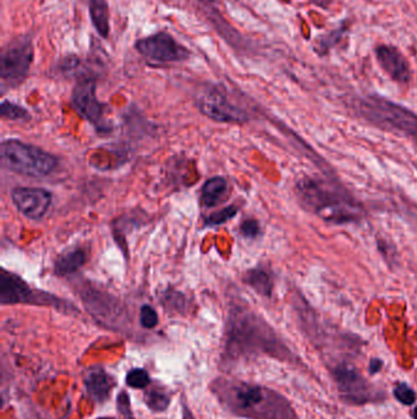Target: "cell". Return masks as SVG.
Instances as JSON below:
<instances>
[{
	"label": "cell",
	"instance_id": "8992f818",
	"mask_svg": "<svg viewBox=\"0 0 417 419\" xmlns=\"http://www.w3.org/2000/svg\"><path fill=\"white\" fill-rule=\"evenodd\" d=\"M0 302L3 305L31 304L52 307L65 314H77L70 302L52 296L45 292L32 290L18 275L8 270H0Z\"/></svg>",
	"mask_w": 417,
	"mask_h": 419
},
{
	"label": "cell",
	"instance_id": "9a60e30c",
	"mask_svg": "<svg viewBox=\"0 0 417 419\" xmlns=\"http://www.w3.org/2000/svg\"><path fill=\"white\" fill-rule=\"evenodd\" d=\"M84 386L90 400L97 403H104L109 400L117 386V380L102 366H91L85 371Z\"/></svg>",
	"mask_w": 417,
	"mask_h": 419
},
{
	"label": "cell",
	"instance_id": "e0dca14e",
	"mask_svg": "<svg viewBox=\"0 0 417 419\" xmlns=\"http://www.w3.org/2000/svg\"><path fill=\"white\" fill-rule=\"evenodd\" d=\"M88 8L94 30L102 38L107 40L110 35V11L108 1L88 0Z\"/></svg>",
	"mask_w": 417,
	"mask_h": 419
},
{
	"label": "cell",
	"instance_id": "484cf974",
	"mask_svg": "<svg viewBox=\"0 0 417 419\" xmlns=\"http://www.w3.org/2000/svg\"><path fill=\"white\" fill-rule=\"evenodd\" d=\"M393 393H394L396 400L400 403L406 405V406H410V405H413V402L416 401V393H415L413 388H410L408 384H405V383H398Z\"/></svg>",
	"mask_w": 417,
	"mask_h": 419
},
{
	"label": "cell",
	"instance_id": "4fadbf2b",
	"mask_svg": "<svg viewBox=\"0 0 417 419\" xmlns=\"http://www.w3.org/2000/svg\"><path fill=\"white\" fill-rule=\"evenodd\" d=\"M11 198L18 212L30 220H40L52 205V194L42 188H15Z\"/></svg>",
	"mask_w": 417,
	"mask_h": 419
},
{
	"label": "cell",
	"instance_id": "cb8c5ba5",
	"mask_svg": "<svg viewBox=\"0 0 417 419\" xmlns=\"http://www.w3.org/2000/svg\"><path fill=\"white\" fill-rule=\"evenodd\" d=\"M0 115L5 120H28L30 115L23 107L15 105L13 102L4 101L0 106Z\"/></svg>",
	"mask_w": 417,
	"mask_h": 419
},
{
	"label": "cell",
	"instance_id": "ffe728a7",
	"mask_svg": "<svg viewBox=\"0 0 417 419\" xmlns=\"http://www.w3.org/2000/svg\"><path fill=\"white\" fill-rule=\"evenodd\" d=\"M244 282L257 292L261 296L271 298L273 293L272 276L264 269H251L244 276Z\"/></svg>",
	"mask_w": 417,
	"mask_h": 419
},
{
	"label": "cell",
	"instance_id": "4316f807",
	"mask_svg": "<svg viewBox=\"0 0 417 419\" xmlns=\"http://www.w3.org/2000/svg\"><path fill=\"white\" fill-rule=\"evenodd\" d=\"M117 408H118L120 419H135L132 413L130 396L125 390H121L117 397Z\"/></svg>",
	"mask_w": 417,
	"mask_h": 419
},
{
	"label": "cell",
	"instance_id": "83f0119b",
	"mask_svg": "<svg viewBox=\"0 0 417 419\" xmlns=\"http://www.w3.org/2000/svg\"><path fill=\"white\" fill-rule=\"evenodd\" d=\"M140 324L145 329H153L158 325V314L151 305H142L140 310Z\"/></svg>",
	"mask_w": 417,
	"mask_h": 419
},
{
	"label": "cell",
	"instance_id": "603a6c76",
	"mask_svg": "<svg viewBox=\"0 0 417 419\" xmlns=\"http://www.w3.org/2000/svg\"><path fill=\"white\" fill-rule=\"evenodd\" d=\"M125 381L130 388H139V390H145L152 383L148 371L142 368H134L131 371H129L125 376Z\"/></svg>",
	"mask_w": 417,
	"mask_h": 419
},
{
	"label": "cell",
	"instance_id": "2e32d148",
	"mask_svg": "<svg viewBox=\"0 0 417 419\" xmlns=\"http://www.w3.org/2000/svg\"><path fill=\"white\" fill-rule=\"evenodd\" d=\"M228 181L223 176H213L203 184L201 200L206 208H215L228 198Z\"/></svg>",
	"mask_w": 417,
	"mask_h": 419
},
{
	"label": "cell",
	"instance_id": "f546056e",
	"mask_svg": "<svg viewBox=\"0 0 417 419\" xmlns=\"http://www.w3.org/2000/svg\"><path fill=\"white\" fill-rule=\"evenodd\" d=\"M240 232L245 238L255 239L261 234V227L256 220H245L240 226Z\"/></svg>",
	"mask_w": 417,
	"mask_h": 419
},
{
	"label": "cell",
	"instance_id": "30bf717a",
	"mask_svg": "<svg viewBox=\"0 0 417 419\" xmlns=\"http://www.w3.org/2000/svg\"><path fill=\"white\" fill-rule=\"evenodd\" d=\"M196 106L202 115L220 123H245L247 112L234 105L227 93L218 86H206L196 96Z\"/></svg>",
	"mask_w": 417,
	"mask_h": 419
},
{
	"label": "cell",
	"instance_id": "ac0fdd59",
	"mask_svg": "<svg viewBox=\"0 0 417 419\" xmlns=\"http://www.w3.org/2000/svg\"><path fill=\"white\" fill-rule=\"evenodd\" d=\"M87 260V255L84 249L76 248L71 249L67 252L63 253L62 255L58 258L55 264H54V271L58 276H69V275L75 274L77 270L84 266L85 262Z\"/></svg>",
	"mask_w": 417,
	"mask_h": 419
},
{
	"label": "cell",
	"instance_id": "5b68a950",
	"mask_svg": "<svg viewBox=\"0 0 417 419\" xmlns=\"http://www.w3.org/2000/svg\"><path fill=\"white\" fill-rule=\"evenodd\" d=\"M0 159L6 169L32 178L49 176L58 166L53 154L13 139L1 142Z\"/></svg>",
	"mask_w": 417,
	"mask_h": 419
},
{
	"label": "cell",
	"instance_id": "1f68e13d",
	"mask_svg": "<svg viewBox=\"0 0 417 419\" xmlns=\"http://www.w3.org/2000/svg\"><path fill=\"white\" fill-rule=\"evenodd\" d=\"M181 407H183V419H196L193 417V412L190 410L189 405H188V402L185 400V397H183Z\"/></svg>",
	"mask_w": 417,
	"mask_h": 419
},
{
	"label": "cell",
	"instance_id": "6da1fadb",
	"mask_svg": "<svg viewBox=\"0 0 417 419\" xmlns=\"http://www.w3.org/2000/svg\"><path fill=\"white\" fill-rule=\"evenodd\" d=\"M257 354L291 359V353L272 327L247 308L234 307L227 320L222 363L228 366Z\"/></svg>",
	"mask_w": 417,
	"mask_h": 419
},
{
	"label": "cell",
	"instance_id": "9c48e42d",
	"mask_svg": "<svg viewBox=\"0 0 417 419\" xmlns=\"http://www.w3.org/2000/svg\"><path fill=\"white\" fill-rule=\"evenodd\" d=\"M339 395L350 405H364L369 402L383 401L386 395L369 384L359 371L347 364H338L332 369Z\"/></svg>",
	"mask_w": 417,
	"mask_h": 419
},
{
	"label": "cell",
	"instance_id": "ba28073f",
	"mask_svg": "<svg viewBox=\"0 0 417 419\" xmlns=\"http://www.w3.org/2000/svg\"><path fill=\"white\" fill-rule=\"evenodd\" d=\"M134 48L153 65L186 62L191 57L190 49L166 31L142 37L135 42Z\"/></svg>",
	"mask_w": 417,
	"mask_h": 419
},
{
	"label": "cell",
	"instance_id": "3957f363",
	"mask_svg": "<svg viewBox=\"0 0 417 419\" xmlns=\"http://www.w3.org/2000/svg\"><path fill=\"white\" fill-rule=\"evenodd\" d=\"M296 194L303 208L334 225L357 222L364 215L361 203L345 190L320 178L298 181Z\"/></svg>",
	"mask_w": 417,
	"mask_h": 419
},
{
	"label": "cell",
	"instance_id": "d4e9b609",
	"mask_svg": "<svg viewBox=\"0 0 417 419\" xmlns=\"http://www.w3.org/2000/svg\"><path fill=\"white\" fill-rule=\"evenodd\" d=\"M237 206H227L225 208H222L220 211L212 213L211 216H208L206 218V226L208 227H213V226H220L222 223H224L227 221L233 218L237 215Z\"/></svg>",
	"mask_w": 417,
	"mask_h": 419
},
{
	"label": "cell",
	"instance_id": "8fae6325",
	"mask_svg": "<svg viewBox=\"0 0 417 419\" xmlns=\"http://www.w3.org/2000/svg\"><path fill=\"white\" fill-rule=\"evenodd\" d=\"M71 105L84 120L94 125L97 130L107 132L109 129L104 118V105L97 97V78L93 74L77 79L71 93Z\"/></svg>",
	"mask_w": 417,
	"mask_h": 419
},
{
	"label": "cell",
	"instance_id": "44dd1931",
	"mask_svg": "<svg viewBox=\"0 0 417 419\" xmlns=\"http://www.w3.org/2000/svg\"><path fill=\"white\" fill-rule=\"evenodd\" d=\"M347 31V26L337 27L333 31L327 32L325 35L321 36L318 40H317L316 47L315 51L320 55H327L330 53V49H333L337 44L340 42L342 38V36L345 35Z\"/></svg>",
	"mask_w": 417,
	"mask_h": 419
},
{
	"label": "cell",
	"instance_id": "836d02e7",
	"mask_svg": "<svg viewBox=\"0 0 417 419\" xmlns=\"http://www.w3.org/2000/svg\"><path fill=\"white\" fill-rule=\"evenodd\" d=\"M97 419H113V418H110V417H101V418H97Z\"/></svg>",
	"mask_w": 417,
	"mask_h": 419
},
{
	"label": "cell",
	"instance_id": "7402d4cb",
	"mask_svg": "<svg viewBox=\"0 0 417 419\" xmlns=\"http://www.w3.org/2000/svg\"><path fill=\"white\" fill-rule=\"evenodd\" d=\"M80 66H81V60L77 55L70 54L67 57H64L58 62L57 66H55V70H57L59 75L63 76H77V79L81 78L80 74Z\"/></svg>",
	"mask_w": 417,
	"mask_h": 419
},
{
	"label": "cell",
	"instance_id": "d6986e66",
	"mask_svg": "<svg viewBox=\"0 0 417 419\" xmlns=\"http://www.w3.org/2000/svg\"><path fill=\"white\" fill-rule=\"evenodd\" d=\"M143 400L151 410L164 412L170 405L171 397L166 386L159 384L158 381H152L150 386L145 388Z\"/></svg>",
	"mask_w": 417,
	"mask_h": 419
},
{
	"label": "cell",
	"instance_id": "f1b7e54d",
	"mask_svg": "<svg viewBox=\"0 0 417 419\" xmlns=\"http://www.w3.org/2000/svg\"><path fill=\"white\" fill-rule=\"evenodd\" d=\"M163 303L168 309L180 310L184 309L185 298L178 292H166V295L163 297Z\"/></svg>",
	"mask_w": 417,
	"mask_h": 419
},
{
	"label": "cell",
	"instance_id": "4dcf8cb0",
	"mask_svg": "<svg viewBox=\"0 0 417 419\" xmlns=\"http://www.w3.org/2000/svg\"><path fill=\"white\" fill-rule=\"evenodd\" d=\"M383 366L382 359L379 358H372L369 363V373L371 375L377 374L378 371H381Z\"/></svg>",
	"mask_w": 417,
	"mask_h": 419
},
{
	"label": "cell",
	"instance_id": "277c9868",
	"mask_svg": "<svg viewBox=\"0 0 417 419\" xmlns=\"http://www.w3.org/2000/svg\"><path fill=\"white\" fill-rule=\"evenodd\" d=\"M357 113L378 127L396 130L417 145V115L378 95H369L355 102Z\"/></svg>",
	"mask_w": 417,
	"mask_h": 419
},
{
	"label": "cell",
	"instance_id": "7c38bea8",
	"mask_svg": "<svg viewBox=\"0 0 417 419\" xmlns=\"http://www.w3.org/2000/svg\"><path fill=\"white\" fill-rule=\"evenodd\" d=\"M82 300L90 314L103 327L115 331L126 327L128 315L125 308L109 293L87 288L82 293Z\"/></svg>",
	"mask_w": 417,
	"mask_h": 419
},
{
	"label": "cell",
	"instance_id": "5bb4252c",
	"mask_svg": "<svg viewBox=\"0 0 417 419\" xmlns=\"http://www.w3.org/2000/svg\"><path fill=\"white\" fill-rule=\"evenodd\" d=\"M374 54L382 70L393 81L408 84L411 80V68L404 54L391 44H379L374 48Z\"/></svg>",
	"mask_w": 417,
	"mask_h": 419
},
{
	"label": "cell",
	"instance_id": "7a4b0ae2",
	"mask_svg": "<svg viewBox=\"0 0 417 419\" xmlns=\"http://www.w3.org/2000/svg\"><path fill=\"white\" fill-rule=\"evenodd\" d=\"M210 388L220 406L237 417L299 419L286 397L272 388L228 378H217Z\"/></svg>",
	"mask_w": 417,
	"mask_h": 419
},
{
	"label": "cell",
	"instance_id": "52a82bcc",
	"mask_svg": "<svg viewBox=\"0 0 417 419\" xmlns=\"http://www.w3.org/2000/svg\"><path fill=\"white\" fill-rule=\"evenodd\" d=\"M33 59L35 46L31 35L18 36L1 49L0 79L3 91L16 87L27 79Z\"/></svg>",
	"mask_w": 417,
	"mask_h": 419
},
{
	"label": "cell",
	"instance_id": "d6a6232c",
	"mask_svg": "<svg viewBox=\"0 0 417 419\" xmlns=\"http://www.w3.org/2000/svg\"><path fill=\"white\" fill-rule=\"evenodd\" d=\"M413 419H417V406L413 410Z\"/></svg>",
	"mask_w": 417,
	"mask_h": 419
}]
</instances>
